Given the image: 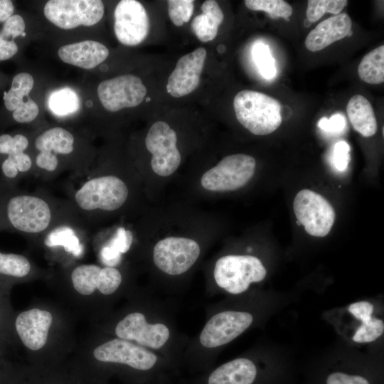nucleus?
Here are the masks:
<instances>
[{
	"instance_id": "1",
	"label": "nucleus",
	"mask_w": 384,
	"mask_h": 384,
	"mask_svg": "<svg viewBox=\"0 0 384 384\" xmlns=\"http://www.w3.org/2000/svg\"><path fill=\"white\" fill-rule=\"evenodd\" d=\"M78 218L68 200L0 186V231L41 238L55 227Z\"/></svg>"
},
{
	"instance_id": "2",
	"label": "nucleus",
	"mask_w": 384,
	"mask_h": 384,
	"mask_svg": "<svg viewBox=\"0 0 384 384\" xmlns=\"http://www.w3.org/2000/svg\"><path fill=\"white\" fill-rule=\"evenodd\" d=\"M68 201L90 228L106 217L123 211L132 199V186L122 174L91 168L80 177L70 178Z\"/></svg>"
},
{
	"instance_id": "3",
	"label": "nucleus",
	"mask_w": 384,
	"mask_h": 384,
	"mask_svg": "<svg viewBox=\"0 0 384 384\" xmlns=\"http://www.w3.org/2000/svg\"><path fill=\"white\" fill-rule=\"evenodd\" d=\"M33 176L43 181L53 180L65 171H72L70 178L82 176L85 171L73 159L76 138L65 128L55 127L42 132L33 141Z\"/></svg>"
},
{
	"instance_id": "4",
	"label": "nucleus",
	"mask_w": 384,
	"mask_h": 384,
	"mask_svg": "<svg viewBox=\"0 0 384 384\" xmlns=\"http://www.w3.org/2000/svg\"><path fill=\"white\" fill-rule=\"evenodd\" d=\"M233 107L238 121L255 135H267L282 123L281 105L262 92L244 90L236 94Z\"/></svg>"
},
{
	"instance_id": "5",
	"label": "nucleus",
	"mask_w": 384,
	"mask_h": 384,
	"mask_svg": "<svg viewBox=\"0 0 384 384\" xmlns=\"http://www.w3.org/2000/svg\"><path fill=\"white\" fill-rule=\"evenodd\" d=\"M266 274L261 260L252 255L223 256L216 261L213 270L216 284L233 294L245 292L251 283L262 281Z\"/></svg>"
},
{
	"instance_id": "6",
	"label": "nucleus",
	"mask_w": 384,
	"mask_h": 384,
	"mask_svg": "<svg viewBox=\"0 0 384 384\" xmlns=\"http://www.w3.org/2000/svg\"><path fill=\"white\" fill-rule=\"evenodd\" d=\"M256 161L250 155L235 154L222 159L201 177V185L206 191L225 192L240 189L253 177Z\"/></svg>"
},
{
	"instance_id": "7",
	"label": "nucleus",
	"mask_w": 384,
	"mask_h": 384,
	"mask_svg": "<svg viewBox=\"0 0 384 384\" xmlns=\"http://www.w3.org/2000/svg\"><path fill=\"white\" fill-rule=\"evenodd\" d=\"M104 4L100 0H50L43 9L46 18L62 29L91 26L103 17Z\"/></svg>"
},
{
	"instance_id": "8",
	"label": "nucleus",
	"mask_w": 384,
	"mask_h": 384,
	"mask_svg": "<svg viewBox=\"0 0 384 384\" xmlns=\"http://www.w3.org/2000/svg\"><path fill=\"white\" fill-rule=\"evenodd\" d=\"M200 254L199 244L193 239L170 236L156 243L152 257L159 270L169 275H179L192 267Z\"/></svg>"
},
{
	"instance_id": "9",
	"label": "nucleus",
	"mask_w": 384,
	"mask_h": 384,
	"mask_svg": "<svg viewBox=\"0 0 384 384\" xmlns=\"http://www.w3.org/2000/svg\"><path fill=\"white\" fill-rule=\"evenodd\" d=\"M293 209L305 231L314 237H324L331 231L336 213L321 195L309 189L299 191L293 201Z\"/></svg>"
},
{
	"instance_id": "10",
	"label": "nucleus",
	"mask_w": 384,
	"mask_h": 384,
	"mask_svg": "<svg viewBox=\"0 0 384 384\" xmlns=\"http://www.w3.org/2000/svg\"><path fill=\"white\" fill-rule=\"evenodd\" d=\"M176 143V132L165 122H156L149 129L145 145L151 154V169L157 176H169L179 167L181 158Z\"/></svg>"
},
{
	"instance_id": "11",
	"label": "nucleus",
	"mask_w": 384,
	"mask_h": 384,
	"mask_svg": "<svg viewBox=\"0 0 384 384\" xmlns=\"http://www.w3.org/2000/svg\"><path fill=\"white\" fill-rule=\"evenodd\" d=\"M146 94L142 80L134 75H123L101 82L97 95L102 106L108 111L138 106Z\"/></svg>"
},
{
	"instance_id": "12",
	"label": "nucleus",
	"mask_w": 384,
	"mask_h": 384,
	"mask_svg": "<svg viewBox=\"0 0 384 384\" xmlns=\"http://www.w3.org/2000/svg\"><path fill=\"white\" fill-rule=\"evenodd\" d=\"M114 30L122 44L134 46L148 36L149 20L144 6L136 0H122L114 9Z\"/></svg>"
},
{
	"instance_id": "13",
	"label": "nucleus",
	"mask_w": 384,
	"mask_h": 384,
	"mask_svg": "<svg viewBox=\"0 0 384 384\" xmlns=\"http://www.w3.org/2000/svg\"><path fill=\"white\" fill-rule=\"evenodd\" d=\"M251 314L226 311L213 316L206 324L199 337L206 348L223 346L244 332L252 323Z\"/></svg>"
},
{
	"instance_id": "14",
	"label": "nucleus",
	"mask_w": 384,
	"mask_h": 384,
	"mask_svg": "<svg viewBox=\"0 0 384 384\" xmlns=\"http://www.w3.org/2000/svg\"><path fill=\"white\" fill-rule=\"evenodd\" d=\"M93 355L100 361L126 364L139 370L152 368L157 361V356L154 353L119 338L97 346Z\"/></svg>"
},
{
	"instance_id": "15",
	"label": "nucleus",
	"mask_w": 384,
	"mask_h": 384,
	"mask_svg": "<svg viewBox=\"0 0 384 384\" xmlns=\"http://www.w3.org/2000/svg\"><path fill=\"white\" fill-rule=\"evenodd\" d=\"M74 289L82 295H90L96 289L102 294H113L120 286L122 276L117 267H102L94 264H83L71 272Z\"/></svg>"
},
{
	"instance_id": "16",
	"label": "nucleus",
	"mask_w": 384,
	"mask_h": 384,
	"mask_svg": "<svg viewBox=\"0 0 384 384\" xmlns=\"http://www.w3.org/2000/svg\"><path fill=\"white\" fill-rule=\"evenodd\" d=\"M115 334L119 338L134 341L141 346L154 349L164 346L170 336L169 329L166 325L149 324L140 312L129 314L119 321Z\"/></svg>"
},
{
	"instance_id": "17",
	"label": "nucleus",
	"mask_w": 384,
	"mask_h": 384,
	"mask_svg": "<svg viewBox=\"0 0 384 384\" xmlns=\"http://www.w3.org/2000/svg\"><path fill=\"white\" fill-rule=\"evenodd\" d=\"M206 55L204 48H198L178 59L167 81L166 90L170 95L183 97L197 88Z\"/></svg>"
},
{
	"instance_id": "18",
	"label": "nucleus",
	"mask_w": 384,
	"mask_h": 384,
	"mask_svg": "<svg viewBox=\"0 0 384 384\" xmlns=\"http://www.w3.org/2000/svg\"><path fill=\"white\" fill-rule=\"evenodd\" d=\"M53 317L49 311L32 309L20 313L16 318V331L25 346L37 351L46 343Z\"/></svg>"
},
{
	"instance_id": "19",
	"label": "nucleus",
	"mask_w": 384,
	"mask_h": 384,
	"mask_svg": "<svg viewBox=\"0 0 384 384\" xmlns=\"http://www.w3.org/2000/svg\"><path fill=\"white\" fill-rule=\"evenodd\" d=\"M90 228L78 218L62 223L41 238L43 245L49 249L62 248L75 257H80L85 250L84 239Z\"/></svg>"
},
{
	"instance_id": "20",
	"label": "nucleus",
	"mask_w": 384,
	"mask_h": 384,
	"mask_svg": "<svg viewBox=\"0 0 384 384\" xmlns=\"http://www.w3.org/2000/svg\"><path fill=\"white\" fill-rule=\"evenodd\" d=\"M352 21L347 14L333 16L319 23L306 36L305 46L311 52L326 48L349 34Z\"/></svg>"
},
{
	"instance_id": "21",
	"label": "nucleus",
	"mask_w": 384,
	"mask_h": 384,
	"mask_svg": "<svg viewBox=\"0 0 384 384\" xmlns=\"http://www.w3.org/2000/svg\"><path fill=\"white\" fill-rule=\"evenodd\" d=\"M108 55V48L95 41L65 45L58 50V56L63 62L84 69L97 66L106 60Z\"/></svg>"
},
{
	"instance_id": "22",
	"label": "nucleus",
	"mask_w": 384,
	"mask_h": 384,
	"mask_svg": "<svg viewBox=\"0 0 384 384\" xmlns=\"http://www.w3.org/2000/svg\"><path fill=\"white\" fill-rule=\"evenodd\" d=\"M257 375L255 363L245 358L227 362L208 377V384H252Z\"/></svg>"
},
{
	"instance_id": "23",
	"label": "nucleus",
	"mask_w": 384,
	"mask_h": 384,
	"mask_svg": "<svg viewBox=\"0 0 384 384\" xmlns=\"http://www.w3.org/2000/svg\"><path fill=\"white\" fill-rule=\"evenodd\" d=\"M346 112L353 129L365 137L377 132L378 125L370 102L363 95H353L348 100Z\"/></svg>"
},
{
	"instance_id": "24",
	"label": "nucleus",
	"mask_w": 384,
	"mask_h": 384,
	"mask_svg": "<svg viewBox=\"0 0 384 384\" xmlns=\"http://www.w3.org/2000/svg\"><path fill=\"white\" fill-rule=\"evenodd\" d=\"M134 242V233L124 225L117 226L111 236L102 245L99 257L101 262L106 267H116L122 260Z\"/></svg>"
},
{
	"instance_id": "25",
	"label": "nucleus",
	"mask_w": 384,
	"mask_h": 384,
	"mask_svg": "<svg viewBox=\"0 0 384 384\" xmlns=\"http://www.w3.org/2000/svg\"><path fill=\"white\" fill-rule=\"evenodd\" d=\"M201 9L202 14L193 19L191 28L201 41L208 42L216 37L218 28L223 21L224 14L214 0L205 1Z\"/></svg>"
},
{
	"instance_id": "26",
	"label": "nucleus",
	"mask_w": 384,
	"mask_h": 384,
	"mask_svg": "<svg viewBox=\"0 0 384 384\" xmlns=\"http://www.w3.org/2000/svg\"><path fill=\"white\" fill-rule=\"evenodd\" d=\"M25 28L23 17L18 14L13 15L4 23L0 31V61L9 60L17 53L18 47L15 39L22 36Z\"/></svg>"
},
{
	"instance_id": "27",
	"label": "nucleus",
	"mask_w": 384,
	"mask_h": 384,
	"mask_svg": "<svg viewBox=\"0 0 384 384\" xmlns=\"http://www.w3.org/2000/svg\"><path fill=\"white\" fill-rule=\"evenodd\" d=\"M361 80L372 85L384 81V46L381 45L368 53L358 68Z\"/></svg>"
},
{
	"instance_id": "28",
	"label": "nucleus",
	"mask_w": 384,
	"mask_h": 384,
	"mask_svg": "<svg viewBox=\"0 0 384 384\" xmlns=\"http://www.w3.org/2000/svg\"><path fill=\"white\" fill-rule=\"evenodd\" d=\"M33 77L27 73L16 75L11 81V88L4 93V102L7 110L12 112L20 106L33 87Z\"/></svg>"
},
{
	"instance_id": "29",
	"label": "nucleus",
	"mask_w": 384,
	"mask_h": 384,
	"mask_svg": "<svg viewBox=\"0 0 384 384\" xmlns=\"http://www.w3.org/2000/svg\"><path fill=\"white\" fill-rule=\"evenodd\" d=\"M31 263L24 255L0 251V277L8 279H21L31 272Z\"/></svg>"
},
{
	"instance_id": "30",
	"label": "nucleus",
	"mask_w": 384,
	"mask_h": 384,
	"mask_svg": "<svg viewBox=\"0 0 384 384\" xmlns=\"http://www.w3.org/2000/svg\"><path fill=\"white\" fill-rule=\"evenodd\" d=\"M48 105L54 114L63 117L75 112L79 107L80 100L73 90L63 87L50 93Z\"/></svg>"
},
{
	"instance_id": "31",
	"label": "nucleus",
	"mask_w": 384,
	"mask_h": 384,
	"mask_svg": "<svg viewBox=\"0 0 384 384\" xmlns=\"http://www.w3.org/2000/svg\"><path fill=\"white\" fill-rule=\"evenodd\" d=\"M245 4L250 10L264 11L274 19L284 18L289 20L293 12L291 5L283 0H245Z\"/></svg>"
},
{
	"instance_id": "32",
	"label": "nucleus",
	"mask_w": 384,
	"mask_h": 384,
	"mask_svg": "<svg viewBox=\"0 0 384 384\" xmlns=\"http://www.w3.org/2000/svg\"><path fill=\"white\" fill-rule=\"evenodd\" d=\"M347 4L346 0H309L306 18L310 23H314L320 19L325 13L339 14Z\"/></svg>"
},
{
	"instance_id": "33",
	"label": "nucleus",
	"mask_w": 384,
	"mask_h": 384,
	"mask_svg": "<svg viewBox=\"0 0 384 384\" xmlns=\"http://www.w3.org/2000/svg\"><path fill=\"white\" fill-rule=\"evenodd\" d=\"M252 57L263 78L266 79L274 78L277 73L274 59L267 45L262 42L256 43L252 49Z\"/></svg>"
},
{
	"instance_id": "34",
	"label": "nucleus",
	"mask_w": 384,
	"mask_h": 384,
	"mask_svg": "<svg viewBox=\"0 0 384 384\" xmlns=\"http://www.w3.org/2000/svg\"><path fill=\"white\" fill-rule=\"evenodd\" d=\"M29 146L30 141L23 134H0V161L10 154L27 151Z\"/></svg>"
},
{
	"instance_id": "35",
	"label": "nucleus",
	"mask_w": 384,
	"mask_h": 384,
	"mask_svg": "<svg viewBox=\"0 0 384 384\" xmlns=\"http://www.w3.org/2000/svg\"><path fill=\"white\" fill-rule=\"evenodd\" d=\"M167 3L169 18L175 26H181L189 21L193 13V1L169 0Z\"/></svg>"
},
{
	"instance_id": "36",
	"label": "nucleus",
	"mask_w": 384,
	"mask_h": 384,
	"mask_svg": "<svg viewBox=\"0 0 384 384\" xmlns=\"http://www.w3.org/2000/svg\"><path fill=\"white\" fill-rule=\"evenodd\" d=\"M383 331V321L372 317L368 321L362 323L357 329L353 340L356 343L372 342L380 337Z\"/></svg>"
},
{
	"instance_id": "37",
	"label": "nucleus",
	"mask_w": 384,
	"mask_h": 384,
	"mask_svg": "<svg viewBox=\"0 0 384 384\" xmlns=\"http://www.w3.org/2000/svg\"><path fill=\"white\" fill-rule=\"evenodd\" d=\"M38 112L39 110L37 104L28 96L12 112V117L17 123H29L37 117Z\"/></svg>"
},
{
	"instance_id": "38",
	"label": "nucleus",
	"mask_w": 384,
	"mask_h": 384,
	"mask_svg": "<svg viewBox=\"0 0 384 384\" xmlns=\"http://www.w3.org/2000/svg\"><path fill=\"white\" fill-rule=\"evenodd\" d=\"M350 147L344 141L337 142L334 147L331 156V164L338 171H345L350 160Z\"/></svg>"
},
{
	"instance_id": "39",
	"label": "nucleus",
	"mask_w": 384,
	"mask_h": 384,
	"mask_svg": "<svg viewBox=\"0 0 384 384\" xmlns=\"http://www.w3.org/2000/svg\"><path fill=\"white\" fill-rule=\"evenodd\" d=\"M319 127L323 131L331 133L341 132L346 126V119L341 114H333L329 119L321 118L318 122Z\"/></svg>"
},
{
	"instance_id": "40",
	"label": "nucleus",
	"mask_w": 384,
	"mask_h": 384,
	"mask_svg": "<svg viewBox=\"0 0 384 384\" xmlns=\"http://www.w3.org/2000/svg\"><path fill=\"white\" fill-rule=\"evenodd\" d=\"M373 309V305L367 301L355 302L348 306L349 312L362 323L367 322L372 318Z\"/></svg>"
},
{
	"instance_id": "41",
	"label": "nucleus",
	"mask_w": 384,
	"mask_h": 384,
	"mask_svg": "<svg viewBox=\"0 0 384 384\" xmlns=\"http://www.w3.org/2000/svg\"><path fill=\"white\" fill-rule=\"evenodd\" d=\"M326 384H370L367 379L359 375H351L344 373L335 372L331 373Z\"/></svg>"
},
{
	"instance_id": "42",
	"label": "nucleus",
	"mask_w": 384,
	"mask_h": 384,
	"mask_svg": "<svg viewBox=\"0 0 384 384\" xmlns=\"http://www.w3.org/2000/svg\"><path fill=\"white\" fill-rule=\"evenodd\" d=\"M14 6L11 0H0V23H4L14 15Z\"/></svg>"
}]
</instances>
